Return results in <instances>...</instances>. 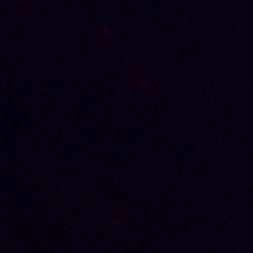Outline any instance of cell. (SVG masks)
Returning a JSON list of instances; mask_svg holds the SVG:
<instances>
[]
</instances>
